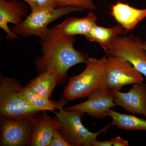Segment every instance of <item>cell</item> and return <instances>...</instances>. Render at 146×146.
I'll use <instances>...</instances> for the list:
<instances>
[{"label":"cell","instance_id":"cell-24","mask_svg":"<svg viewBox=\"0 0 146 146\" xmlns=\"http://www.w3.org/2000/svg\"><path fill=\"white\" fill-rule=\"evenodd\" d=\"M143 47L144 49H145L146 52V41H145V42H144L143 43Z\"/></svg>","mask_w":146,"mask_h":146},{"label":"cell","instance_id":"cell-10","mask_svg":"<svg viewBox=\"0 0 146 146\" xmlns=\"http://www.w3.org/2000/svg\"><path fill=\"white\" fill-rule=\"evenodd\" d=\"M116 106L134 115H140L146 118V83L133 84L127 92L112 90Z\"/></svg>","mask_w":146,"mask_h":146},{"label":"cell","instance_id":"cell-13","mask_svg":"<svg viewBox=\"0 0 146 146\" xmlns=\"http://www.w3.org/2000/svg\"><path fill=\"white\" fill-rule=\"evenodd\" d=\"M110 13L126 32L133 30L146 18V9H138L120 2L112 6Z\"/></svg>","mask_w":146,"mask_h":146},{"label":"cell","instance_id":"cell-17","mask_svg":"<svg viewBox=\"0 0 146 146\" xmlns=\"http://www.w3.org/2000/svg\"><path fill=\"white\" fill-rule=\"evenodd\" d=\"M108 115L112 120L111 125L115 126L119 129L146 131V119H145L133 115L121 114L111 108L108 110Z\"/></svg>","mask_w":146,"mask_h":146},{"label":"cell","instance_id":"cell-11","mask_svg":"<svg viewBox=\"0 0 146 146\" xmlns=\"http://www.w3.org/2000/svg\"><path fill=\"white\" fill-rule=\"evenodd\" d=\"M28 12V7L23 2L19 0H0V27L7 35L9 40L17 39L18 36L12 32L8 24L17 25L24 21Z\"/></svg>","mask_w":146,"mask_h":146},{"label":"cell","instance_id":"cell-18","mask_svg":"<svg viewBox=\"0 0 146 146\" xmlns=\"http://www.w3.org/2000/svg\"><path fill=\"white\" fill-rule=\"evenodd\" d=\"M19 94L33 107L41 108L44 110H49L53 112L61 102V100L56 102L50 99L41 98L33 93L27 86L21 85Z\"/></svg>","mask_w":146,"mask_h":146},{"label":"cell","instance_id":"cell-9","mask_svg":"<svg viewBox=\"0 0 146 146\" xmlns=\"http://www.w3.org/2000/svg\"><path fill=\"white\" fill-rule=\"evenodd\" d=\"M88 98L86 101L65 108V110L87 113L92 117L101 119L108 116V110L116 106L112 91L108 88L97 90Z\"/></svg>","mask_w":146,"mask_h":146},{"label":"cell","instance_id":"cell-16","mask_svg":"<svg viewBox=\"0 0 146 146\" xmlns=\"http://www.w3.org/2000/svg\"><path fill=\"white\" fill-rule=\"evenodd\" d=\"M125 33L126 32L120 25L111 28H105L96 25L84 36L90 42L98 43L104 49L117 36Z\"/></svg>","mask_w":146,"mask_h":146},{"label":"cell","instance_id":"cell-5","mask_svg":"<svg viewBox=\"0 0 146 146\" xmlns=\"http://www.w3.org/2000/svg\"><path fill=\"white\" fill-rule=\"evenodd\" d=\"M66 103L65 100H61L57 108L59 112H54L61 125L59 131L61 135L74 146H93L98 136L107 131L111 125H108L98 132H91L82 122V118L84 113L64 110L63 106Z\"/></svg>","mask_w":146,"mask_h":146},{"label":"cell","instance_id":"cell-3","mask_svg":"<svg viewBox=\"0 0 146 146\" xmlns=\"http://www.w3.org/2000/svg\"><path fill=\"white\" fill-rule=\"evenodd\" d=\"M0 78L1 117L17 119H32L44 110L30 105L19 95L21 85L17 80L1 74Z\"/></svg>","mask_w":146,"mask_h":146},{"label":"cell","instance_id":"cell-23","mask_svg":"<svg viewBox=\"0 0 146 146\" xmlns=\"http://www.w3.org/2000/svg\"><path fill=\"white\" fill-rule=\"evenodd\" d=\"M112 143L110 140H105V141H97L94 142L93 146H112Z\"/></svg>","mask_w":146,"mask_h":146},{"label":"cell","instance_id":"cell-4","mask_svg":"<svg viewBox=\"0 0 146 146\" xmlns=\"http://www.w3.org/2000/svg\"><path fill=\"white\" fill-rule=\"evenodd\" d=\"M21 23L11 28L12 32L24 37L35 36L41 40L46 37L49 29L48 26L58 18L72 12L84 10L75 7L61 8H33Z\"/></svg>","mask_w":146,"mask_h":146},{"label":"cell","instance_id":"cell-15","mask_svg":"<svg viewBox=\"0 0 146 146\" xmlns=\"http://www.w3.org/2000/svg\"><path fill=\"white\" fill-rule=\"evenodd\" d=\"M58 84L56 77L49 71H46L39 73L26 86L37 96L44 98L50 99Z\"/></svg>","mask_w":146,"mask_h":146},{"label":"cell","instance_id":"cell-19","mask_svg":"<svg viewBox=\"0 0 146 146\" xmlns=\"http://www.w3.org/2000/svg\"><path fill=\"white\" fill-rule=\"evenodd\" d=\"M69 6L75 7L84 11L94 10L96 8L93 0H57L56 8Z\"/></svg>","mask_w":146,"mask_h":146},{"label":"cell","instance_id":"cell-6","mask_svg":"<svg viewBox=\"0 0 146 146\" xmlns=\"http://www.w3.org/2000/svg\"><path fill=\"white\" fill-rule=\"evenodd\" d=\"M143 43L138 36H119L103 49L108 56L127 60L146 78V52Z\"/></svg>","mask_w":146,"mask_h":146},{"label":"cell","instance_id":"cell-12","mask_svg":"<svg viewBox=\"0 0 146 146\" xmlns=\"http://www.w3.org/2000/svg\"><path fill=\"white\" fill-rule=\"evenodd\" d=\"M46 111L43 110L42 115L36 118L32 130L30 146H48L52 138L54 131L61 129L60 123L56 117L52 118Z\"/></svg>","mask_w":146,"mask_h":146},{"label":"cell","instance_id":"cell-2","mask_svg":"<svg viewBox=\"0 0 146 146\" xmlns=\"http://www.w3.org/2000/svg\"><path fill=\"white\" fill-rule=\"evenodd\" d=\"M107 58H89L86 67L78 75L70 78L63 91V96L67 101L88 97L97 90L106 87V68Z\"/></svg>","mask_w":146,"mask_h":146},{"label":"cell","instance_id":"cell-20","mask_svg":"<svg viewBox=\"0 0 146 146\" xmlns=\"http://www.w3.org/2000/svg\"><path fill=\"white\" fill-rule=\"evenodd\" d=\"M25 2L31 9L56 8L57 0H21Z\"/></svg>","mask_w":146,"mask_h":146},{"label":"cell","instance_id":"cell-8","mask_svg":"<svg viewBox=\"0 0 146 146\" xmlns=\"http://www.w3.org/2000/svg\"><path fill=\"white\" fill-rule=\"evenodd\" d=\"M39 115L32 119H24L1 117L0 145H30L32 130Z\"/></svg>","mask_w":146,"mask_h":146},{"label":"cell","instance_id":"cell-7","mask_svg":"<svg viewBox=\"0 0 146 146\" xmlns=\"http://www.w3.org/2000/svg\"><path fill=\"white\" fill-rule=\"evenodd\" d=\"M143 74L127 60L108 56L106 68V87L120 91L124 86L143 82Z\"/></svg>","mask_w":146,"mask_h":146},{"label":"cell","instance_id":"cell-21","mask_svg":"<svg viewBox=\"0 0 146 146\" xmlns=\"http://www.w3.org/2000/svg\"><path fill=\"white\" fill-rule=\"evenodd\" d=\"M48 146H74L70 143L61 135L60 131L55 129L54 131L52 138Z\"/></svg>","mask_w":146,"mask_h":146},{"label":"cell","instance_id":"cell-1","mask_svg":"<svg viewBox=\"0 0 146 146\" xmlns=\"http://www.w3.org/2000/svg\"><path fill=\"white\" fill-rule=\"evenodd\" d=\"M74 36L65 35L56 25L49 29L46 37L40 42L43 55L36 60L39 73L49 71L57 78L58 84L64 83L68 71L76 65L86 63V54L74 46Z\"/></svg>","mask_w":146,"mask_h":146},{"label":"cell","instance_id":"cell-14","mask_svg":"<svg viewBox=\"0 0 146 146\" xmlns=\"http://www.w3.org/2000/svg\"><path fill=\"white\" fill-rule=\"evenodd\" d=\"M97 20L96 16L91 12L83 18L72 17L67 18L58 26L65 35L71 36L82 35L84 36L97 25Z\"/></svg>","mask_w":146,"mask_h":146},{"label":"cell","instance_id":"cell-22","mask_svg":"<svg viewBox=\"0 0 146 146\" xmlns=\"http://www.w3.org/2000/svg\"><path fill=\"white\" fill-rule=\"evenodd\" d=\"M113 146H128L129 143L127 140H125L121 138L119 136L115 138H112L110 140Z\"/></svg>","mask_w":146,"mask_h":146}]
</instances>
